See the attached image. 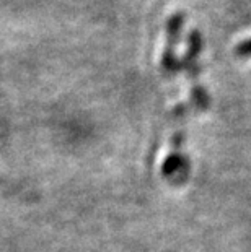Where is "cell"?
Masks as SVG:
<instances>
[{
    "label": "cell",
    "mask_w": 251,
    "mask_h": 252,
    "mask_svg": "<svg viewBox=\"0 0 251 252\" xmlns=\"http://www.w3.org/2000/svg\"><path fill=\"white\" fill-rule=\"evenodd\" d=\"M202 51V36L197 30H193L188 37V51H186L183 65L189 73V78L193 80V101L197 109L204 111L209 108V94L199 83V56Z\"/></svg>",
    "instance_id": "1"
},
{
    "label": "cell",
    "mask_w": 251,
    "mask_h": 252,
    "mask_svg": "<svg viewBox=\"0 0 251 252\" xmlns=\"http://www.w3.org/2000/svg\"><path fill=\"white\" fill-rule=\"evenodd\" d=\"M186 15L183 12H176L175 15L168 18L167 23V44H165V52L162 56V65L165 72H176L179 67V62L176 61L175 56V47L179 41L181 30H183Z\"/></svg>",
    "instance_id": "2"
},
{
    "label": "cell",
    "mask_w": 251,
    "mask_h": 252,
    "mask_svg": "<svg viewBox=\"0 0 251 252\" xmlns=\"http://www.w3.org/2000/svg\"><path fill=\"white\" fill-rule=\"evenodd\" d=\"M235 54H237L238 57H251V39H247L243 42H240V44L235 47Z\"/></svg>",
    "instance_id": "3"
}]
</instances>
